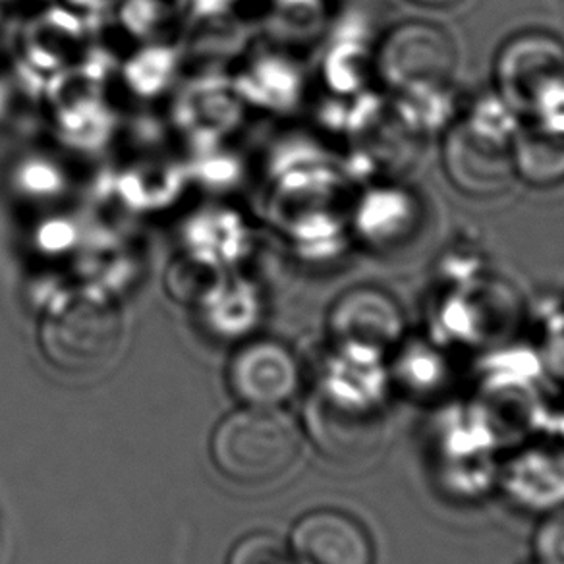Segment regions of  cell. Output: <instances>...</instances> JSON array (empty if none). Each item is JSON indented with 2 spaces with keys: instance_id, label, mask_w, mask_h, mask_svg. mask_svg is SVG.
Returning a JSON list of instances; mask_svg holds the SVG:
<instances>
[{
  "instance_id": "obj_1",
  "label": "cell",
  "mask_w": 564,
  "mask_h": 564,
  "mask_svg": "<svg viewBox=\"0 0 564 564\" xmlns=\"http://www.w3.org/2000/svg\"><path fill=\"white\" fill-rule=\"evenodd\" d=\"M520 118L494 94L460 110L441 145V165L453 188L463 196L495 197L512 186L510 143Z\"/></svg>"
},
{
  "instance_id": "obj_2",
  "label": "cell",
  "mask_w": 564,
  "mask_h": 564,
  "mask_svg": "<svg viewBox=\"0 0 564 564\" xmlns=\"http://www.w3.org/2000/svg\"><path fill=\"white\" fill-rule=\"evenodd\" d=\"M302 447V427L282 408L243 406L215 427L212 458L230 484L258 489L286 478Z\"/></svg>"
},
{
  "instance_id": "obj_3",
  "label": "cell",
  "mask_w": 564,
  "mask_h": 564,
  "mask_svg": "<svg viewBox=\"0 0 564 564\" xmlns=\"http://www.w3.org/2000/svg\"><path fill=\"white\" fill-rule=\"evenodd\" d=\"M126 325L122 312L99 292H74L43 312V358L64 376L102 373L120 358Z\"/></svg>"
},
{
  "instance_id": "obj_4",
  "label": "cell",
  "mask_w": 564,
  "mask_h": 564,
  "mask_svg": "<svg viewBox=\"0 0 564 564\" xmlns=\"http://www.w3.org/2000/svg\"><path fill=\"white\" fill-rule=\"evenodd\" d=\"M458 68V47L445 25L408 18L373 45V79L394 99L447 91Z\"/></svg>"
},
{
  "instance_id": "obj_5",
  "label": "cell",
  "mask_w": 564,
  "mask_h": 564,
  "mask_svg": "<svg viewBox=\"0 0 564 564\" xmlns=\"http://www.w3.org/2000/svg\"><path fill=\"white\" fill-rule=\"evenodd\" d=\"M564 79V40L547 30H524L502 43L494 61V94L520 120L533 102Z\"/></svg>"
},
{
  "instance_id": "obj_6",
  "label": "cell",
  "mask_w": 564,
  "mask_h": 564,
  "mask_svg": "<svg viewBox=\"0 0 564 564\" xmlns=\"http://www.w3.org/2000/svg\"><path fill=\"white\" fill-rule=\"evenodd\" d=\"M445 286L447 291L435 307V329L445 335L437 343L443 346L495 340L497 330H510L512 319L520 314L517 292L484 271L463 281L445 282Z\"/></svg>"
},
{
  "instance_id": "obj_7",
  "label": "cell",
  "mask_w": 564,
  "mask_h": 564,
  "mask_svg": "<svg viewBox=\"0 0 564 564\" xmlns=\"http://www.w3.org/2000/svg\"><path fill=\"white\" fill-rule=\"evenodd\" d=\"M425 204L412 186L392 178L369 182L354 199L350 230L361 248L391 256L402 251L422 232Z\"/></svg>"
},
{
  "instance_id": "obj_8",
  "label": "cell",
  "mask_w": 564,
  "mask_h": 564,
  "mask_svg": "<svg viewBox=\"0 0 564 564\" xmlns=\"http://www.w3.org/2000/svg\"><path fill=\"white\" fill-rule=\"evenodd\" d=\"M330 345L389 354L408 335V319L399 299L379 284H354L327 310Z\"/></svg>"
},
{
  "instance_id": "obj_9",
  "label": "cell",
  "mask_w": 564,
  "mask_h": 564,
  "mask_svg": "<svg viewBox=\"0 0 564 564\" xmlns=\"http://www.w3.org/2000/svg\"><path fill=\"white\" fill-rule=\"evenodd\" d=\"M495 491L522 514L540 518L564 507V447L525 441L499 460Z\"/></svg>"
},
{
  "instance_id": "obj_10",
  "label": "cell",
  "mask_w": 564,
  "mask_h": 564,
  "mask_svg": "<svg viewBox=\"0 0 564 564\" xmlns=\"http://www.w3.org/2000/svg\"><path fill=\"white\" fill-rule=\"evenodd\" d=\"M228 384L243 406L281 408L299 394L302 366L281 340L253 338L228 364Z\"/></svg>"
},
{
  "instance_id": "obj_11",
  "label": "cell",
  "mask_w": 564,
  "mask_h": 564,
  "mask_svg": "<svg viewBox=\"0 0 564 564\" xmlns=\"http://www.w3.org/2000/svg\"><path fill=\"white\" fill-rule=\"evenodd\" d=\"M292 564H376L373 535L360 518L340 509H314L292 528Z\"/></svg>"
},
{
  "instance_id": "obj_12",
  "label": "cell",
  "mask_w": 564,
  "mask_h": 564,
  "mask_svg": "<svg viewBox=\"0 0 564 564\" xmlns=\"http://www.w3.org/2000/svg\"><path fill=\"white\" fill-rule=\"evenodd\" d=\"M445 348L435 338L406 335L389 354L392 392L415 404L445 399L456 381V369Z\"/></svg>"
},
{
  "instance_id": "obj_13",
  "label": "cell",
  "mask_w": 564,
  "mask_h": 564,
  "mask_svg": "<svg viewBox=\"0 0 564 564\" xmlns=\"http://www.w3.org/2000/svg\"><path fill=\"white\" fill-rule=\"evenodd\" d=\"M383 415L356 414L314 394L306 408L307 435L315 441L322 453L345 460L368 455L383 437Z\"/></svg>"
},
{
  "instance_id": "obj_14",
  "label": "cell",
  "mask_w": 564,
  "mask_h": 564,
  "mask_svg": "<svg viewBox=\"0 0 564 564\" xmlns=\"http://www.w3.org/2000/svg\"><path fill=\"white\" fill-rule=\"evenodd\" d=\"M514 178L538 189L564 184V138L520 122L510 143Z\"/></svg>"
},
{
  "instance_id": "obj_15",
  "label": "cell",
  "mask_w": 564,
  "mask_h": 564,
  "mask_svg": "<svg viewBox=\"0 0 564 564\" xmlns=\"http://www.w3.org/2000/svg\"><path fill=\"white\" fill-rule=\"evenodd\" d=\"M204 310L213 333L219 337H243L258 322V294L242 282H225L205 299Z\"/></svg>"
},
{
  "instance_id": "obj_16",
  "label": "cell",
  "mask_w": 564,
  "mask_h": 564,
  "mask_svg": "<svg viewBox=\"0 0 564 564\" xmlns=\"http://www.w3.org/2000/svg\"><path fill=\"white\" fill-rule=\"evenodd\" d=\"M530 551L535 564H564V507L538 518Z\"/></svg>"
},
{
  "instance_id": "obj_17",
  "label": "cell",
  "mask_w": 564,
  "mask_h": 564,
  "mask_svg": "<svg viewBox=\"0 0 564 564\" xmlns=\"http://www.w3.org/2000/svg\"><path fill=\"white\" fill-rule=\"evenodd\" d=\"M228 564H292L289 549L271 533H253L236 545Z\"/></svg>"
},
{
  "instance_id": "obj_18",
  "label": "cell",
  "mask_w": 564,
  "mask_h": 564,
  "mask_svg": "<svg viewBox=\"0 0 564 564\" xmlns=\"http://www.w3.org/2000/svg\"><path fill=\"white\" fill-rule=\"evenodd\" d=\"M408 2H412V4L420 7V9L445 10L453 9V7L460 4L464 0H408Z\"/></svg>"
},
{
  "instance_id": "obj_19",
  "label": "cell",
  "mask_w": 564,
  "mask_h": 564,
  "mask_svg": "<svg viewBox=\"0 0 564 564\" xmlns=\"http://www.w3.org/2000/svg\"><path fill=\"white\" fill-rule=\"evenodd\" d=\"M556 443L564 447V414L558 415V422H556Z\"/></svg>"
},
{
  "instance_id": "obj_20",
  "label": "cell",
  "mask_w": 564,
  "mask_h": 564,
  "mask_svg": "<svg viewBox=\"0 0 564 564\" xmlns=\"http://www.w3.org/2000/svg\"><path fill=\"white\" fill-rule=\"evenodd\" d=\"M530 564H535V563H533V561H532V563H530Z\"/></svg>"
}]
</instances>
